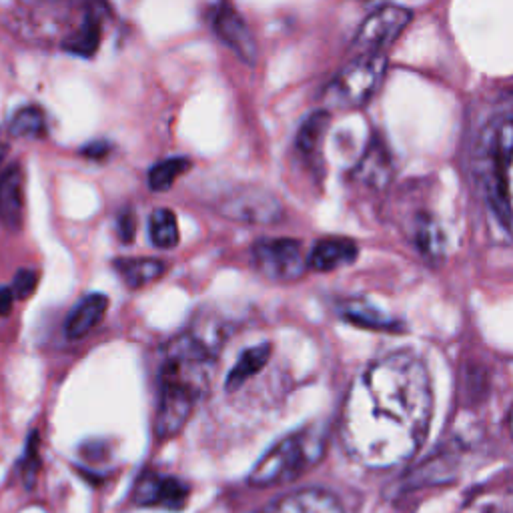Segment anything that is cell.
<instances>
[{
    "label": "cell",
    "instance_id": "cell-1",
    "mask_svg": "<svg viewBox=\"0 0 513 513\" xmlns=\"http://www.w3.org/2000/svg\"><path fill=\"white\" fill-rule=\"evenodd\" d=\"M433 387L425 363L409 351L371 361L349 385L339 417L347 455L367 469L409 461L425 443Z\"/></svg>",
    "mask_w": 513,
    "mask_h": 513
},
{
    "label": "cell",
    "instance_id": "cell-2",
    "mask_svg": "<svg viewBox=\"0 0 513 513\" xmlns=\"http://www.w3.org/2000/svg\"><path fill=\"white\" fill-rule=\"evenodd\" d=\"M473 173L493 217L513 235V111L493 117L483 127Z\"/></svg>",
    "mask_w": 513,
    "mask_h": 513
},
{
    "label": "cell",
    "instance_id": "cell-3",
    "mask_svg": "<svg viewBox=\"0 0 513 513\" xmlns=\"http://www.w3.org/2000/svg\"><path fill=\"white\" fill-rule=\"evenodd\" d=\"M325 449V435L311 425L277 441L249 473V485L271 487L289 483L315 465Z\"/></svg>",
    "mask_w": 513,
    "mask_h": 513
},
{
    "label": "cell",
    "instance_id": "cell-4",
    "mask_svg": "<svg viewBox=\"0 0 513 513\" xmlns=\"http://www.w3.org/2000/svg\"><path fill=\"white\" fill-rule=\"evenodd\" d=\"M385 73L387 57L383 53L357 57L343 67L323 91V111H353L367 105L379 91Z\"/></svg>",
    "mask_w": 513,
    "mask_h": 513
},
{
    "label": "cell",
    "instance_id": "cell-5",
    "mask_svg": "<svg viewBox=\"0 0 513 513\" xmlns=\"http://www.w3.org/2000/svg\"><path fill=\"white\" fill-rule=\"evenodd\" d=\"M257 271L271 281H297L307 269L303 247L297 239H259L253 245Z\"/></svg>",
    "mask_w": 513,
    "mask_h": 513
},
{
    "label": "cell",
    "instance_id": "cell-6",
    "mask_svg": "<svg viewBox=\"0 0 513 513\" xmlns=\"http://www.w3.org/2000/svg\"><path fill=\"white\" fill-rule=\"evenodd\" d=\"M411 19H413L411 11L403 7H397V5L379 7L361 23L353 39V49L359 53V57L381 53V49L391 45L407 29Z\"/></svg>",
    "mask_w": 513,
    "mask_h": 513
},
{
    "label": "cell",
    "instance_id": "cell-7",
    "mask_svg": "<svg viewBox=\"0 0 513 513\" xmlns=\"http://www.w3.org/2000/svg\"><path fill=\"white\" fill-rule=\"evenodd\" d=\"M217 213L235 223L265 225L279 219L281 203L263 189L241 187L217 203Z\"/></svg>",
    "mask_w": 513,
    "mask_h": 513
},
{
    "label": "cell",
    "instance_id": "cell-8",
    "mask_svg": "<svg viewBox=\"0 0 513 513\" xmlns=\"http://www.w3.org/2000/svg\"><path fill=\"white\" fill-rule=\"evenodd\" d=\"M131 499L139 507H157V509L179 511L189 501V485L171 475L145 471L137 479Z\"/></svg>",
    "mask_w": 513,
    "mask_h": 513
},
{
    "label": "cell",
    "instance_id": "cell-9",
    "mask_svg": "<svg viewBox=\"0 0 513 513\" xmlns=\"http://www.w3.org/2000/svg\"><path fill=\"white\" fill-rule=\"evenodd\" d=\"M215 35L245 63H257V39L245 19L229 5H221L211 15Z\"/></svg>",
    "mask_w": 513,
    "mask_h": 513
},
{
    "label": "cell",
    "instance_id": "cell-10",
    "mask_svg": "<svg viewBox=\"0 0 513 513\" xmlns=\"http://www.w3.org/2000/svg\"><path fill=\"white\" fill-rule=\"evenodd\" d=\"M25 175L19 165H11L0 175V221L11 231L23 227Z\"/></svg>",
    "mask_w": 513,
    "mask_h": 513
},
{
    "label": "cell",
    "instance_id": "cell-11",
    "mask_svg": "<svg viewBox=\"0 0 513 513\" xmlns=\"http://www.w3.org/2000/svg\"><path fill=\"white\" fill-rule=\"evenodd\" d=\"M259 513H343V507L329 491L303 489L277 499Z\"/></svg>",
    "mask_w": 513,
    "mask_h": 513
},
{
    "label": "cell",
    "instance_id": "cell-12",
    "mask_svg": "<svg viewBox=\"0 0 513 513\" xmlns=\"http://www.w3.org/2000/svg\"><path fill=\"white\" fill-rule=\"evenodd\" d=\"M359 255V247L351 239H321L307 257V267L317 273H331L351 265Z\"/></svg>",
    "mask_w": 513,
    "mask_h": 513
},
{
    "label": "cell",
    "instance_id": "cell-13",
    "mask_svg": "<svg viewBox=\"0 0 513 513\" xmlns=\"http://www.w3.org/2000/svg\"><path fill=\"white\" fill-rule=\"evenodd\" d=\"M101 7H89L85 11V17L81 25L75 29V33L61 45L65 53L89 59L93 57L103 41V17L97 13Z\"/></svg>",
    "mask_w": 513,
    "mask_h": 513
},
{
    "label": "cell",
    "instance_id": "cell-14",
    "mask_svg": "<svg viewBox=\"0 0 513 513\" xmlns=\"http://www.w3.org/2000/svg\"><path fill=\"white\" fill-rule=\"evenodd\" d=\"M109 309V297L101 293L87 295L69 315L65 323V333L69 339H83L89 335L105 317Z\"/></svg>",
    "mask_w": 513,
    "mask_h": 513
},
{
    "label": "cell",
    "instance_id": "cell-15",
    "mask_svg": "<svg viewBox=\"0 0 513 513\" xmlns=\"http://www.w3.org/2000/svg\"><path fill=\"white\" fill-rule=\"evenodd\" d=\"M269 359H271V345L269 343H261V345H255V347L243 351V355L239 357V361L235 363V367L227 375L225 389L227 391L241 389L251 377L261 373V369L269 363Z\"/></svg>",
    "mask_w": 513,
    "mask_h": 513
},
{
    "label": "cell",
    "instance_id": "cell-16",
    "mask_svg": "<svg viewBox=\"0 0 513 513\" xmlns=\"http://www.w3.org/2000/svg\"><path fill=\"white\" fill-rule=\"evenodd\" d=\"M115 269L119 277L131 289H141L165 275V263L157 259H127L121 257L115 261Z\"/></svg>",
    "mask_w": 513,
    "mask_h": 513
},
{
    "label": "cell",
    "instance_id": "cell-17",
    "mask_svg": "<svg viewBox=\"0 0 513 513\" xmlns=\"http://www.w3.org/2000/svg\"><path fill=\"white\" fill-rule=\"evenodd\" d=\"M149 237L157 249H173L179 245V223L171 209H157L149 217Z\"/></svg>",
    "mask_w": 513,
    "mask_h": 513
},
{
    "label": "cell",
    "instance_id": "cell-18",
    "mask_svg": "<svg viewBox=\"0 0 513 513\" xmlns=\"http://www.w3.org/2000/svg\"><path fill=\"white\" fill-rule=\"evenodd\" d=\"M7 131L19 139H41L47 133V117L39 107H23L13 115Z\"/></svg>",
    "mask_w": 513,
    "mask_h": 513
},
{
    "label": "cell",
    "instance_id": "cell-19",
    "mask_svg": "<svg viewBox=\"0 0 513 513\" xmlns=\"http://www.w3.org/2000/svg\"><path fill=\"white\" fill-rule=\"evenodd\" d=\"M329 121H331V117L327 111H317L301 125L299 135H297V149L303 155H313L319 149V145L325 137V131L329 127Z\"/></svg>",
    "mask_w": 513,
    "mask_h": 513
},
{
    "label": "cell",
    "instance_id": "cell-20",
    "mask_svg": "<svg viewBox=\"0 0 513 513\" xmlns=\"http://www.w3.org/2000/svg\"><path fill=\"white\" fill-rule=\"evenodd\" d=\"M341 315L355 325L367 327V329H391L393 321L387 319V315H383L381 311H377L373 305L369 303H361V301H349L341 307Z\"/></svg>",
    "mask_w": 513,
    "mask_h": 513
},
{
    "label": "cell",
    "instance_id": "cell-21",
    "mask_svg": "<svg viewBox=\"0 0 513 513\" xmlns=\"http://www.w3.org/2000/svg\"><path fill=\"white\" fill-rule=\"evenodd\" d=\"M189 167H191L189 159H183V157L165 159V161L157 163V165L151 167V171H149V189H151V191H167L169 187H173V183H175L185 171H189Z\"/></svg>",
    "mask_w": 513,
    "mask_h": 513
},
{
    "label": "cell",
    "instance_id": "cell-22",
    "mask_svg": "<svg viewBox=\"0 0 513 513\" xmlns=\"http://www.w3.org/2000/svg\"><path fill=\"white\" fill-rule=\"evenodd\" d=\"M37 283H39V275L35 271H19V275L15 277L11 289H13L17 299H27L29 295L35 293Z\"/></svg>",
    "mask_w": 513,
    "mask_h": 513
},
{
    "label": "cell",
    "instance_id": "cell-23",
    "mask_svg": "<svg viewBox=\"0 0 513 513\" xmlns=\"http://www.w3.org/2000/svg\"><path fill=\"white\" fill-rule=\"evenodd\" d=\"M39 469V453H37V435L31 437L29 449H27V461H25V477H29V483H33Z\"/></svg>",
    "mask_w": 513,
    "mask_h": 513
},
{
    "label": "cell",
    "instance_id": "cell-24",
    "mask_svg": "<svg viewBox=\"0 0 513 513\" xmlns=\"http://www.w3.org/2000/svg\"><path fill=\"white\" fill-rule=\"evenodd\" d=\"M111 151V145L109 143H89L87 147H83V155L89 157V159H95V161H101L109 155Z\"/></svg>",
    "mask_w": 513,
    "mask_h": 513
},
{
    "label": "cell",
    "instance_id": "cell-25",
    "mask_svg": "<svg viewBox=\"0 0 513 513\" xmlns=\"http://www.w3.org/2000/svg\"><path fill=\"white\" fill-rule=\"evenodd\" d=\"M119 233H121V239L125 243H131L133 235H135V217L131 213H123L121 219H119Z\"/></svg>",
    "mask_w": 513,
    "mask_h": 513
},
{
    "label": "cell",
    "instance_id": "cell-26",
    "mask_svg": "<svg viewBox=\"0 0 513 513\" xmlns=\"http://www.w3.org/2000/svg\"><path fill=\"white\" fill-rule=\"evenodd\" d=\"M15 293L11 287H0V317H7L13 311V301Z\"/></svg>",
    "mask_w": 513,
    "mask_h": 513
},
{
    "label": "cell",
    "instance_id": "cell-27",
    "mask_svg": "<svg viewBox=\"0 0 513 513\" xmlns=\"http://www.w3.org/2000/svg\"><path fill=\"white\" fill-rule=\"evenodd\" d=\"M7 155H9V141H7L5 133H3V131H0V165H3V163H5Z\"/></svg>",
    "mask_w": 513,
    "mask_h": 513
},
{
    "label": "cell",
    "instance_id": "cell-28",
    "mask_svg": "<svg viewBox=\"0 0 513 513\" xmlns=\"http://www.w3.org/2000/svg\"><path fill=\"white\" fill-rule=\"evenodd\" d=\"M509 431H511V437H513V409L509 413Z\"/></svg>",
    "mask_w": 513,
    "mask_h": 513
}]
</instances>
